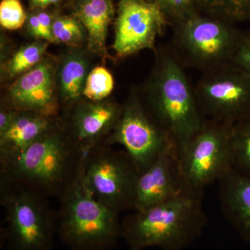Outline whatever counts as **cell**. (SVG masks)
<instances>
[{
    "mask_svg": "<svg viewBox=\"0 0 250 250\" xmlns=\"http://www.w3.org/2000/svg\"><path fill=\"white\" fill-rule=\"evenodd\" d=\"M186 192H188L181 172L178 148L171 142L139 174L135 188L134 209L146 210Z\"/></svg>",
    "mask_w": 250,
    "mask_h": 250,
    "instance_id": "4fadbf2b",
    "label": "cell"
},
{
    "mask_svg": "<svg viewBox=\"0 0 250 250\" xmlns=\"http://www.w3.org/2000/svg\"><path fill=\"white\" fill-rule=\"evenodd\" d=\"M88 68L86 59L82 54H70L63 59L57 70V89L62 103H76L82 95Z\"/></svg>",
    "mask_w": 250,
    "mask_h": 250,
    "instance_id": "ac0fdd59",
    "label": "cell"
},
{
    "mask_svg": "<svg viewBox=\"0 0 250 250\" xmlns=\"http://www.w3.org/2000/svg\"><path fill=\"white\" fill-rule=\"evenodd\" d=\"M85 154L59 126L16 154L0 158V185L60 198L74 183Z\"/></svg>",
    "mask_w": 250,
    "mask_h": 250,
    "instance_id": "6da1fadb",
    "label": "cell"
},
{
    "mask_svg": "<svg viewBox=\"0 0 250 250\" xmlns=\"http://www.w3.org/2000/svg\"><path fill=\"white\" fill-rule=\"evenodd\" d=\"M61 125L58 118L20 111L9 129L0 134V158L25 149Z\"/></svg>",
    "mask_w": 250,
    "mask_h": 250,
    "instance_id": "e0dca14e",
    "label": "cell"
},
{
    "mask_svg": "<svg viewBox=\"0 0 250 250\" xmlns=\"http://www.w3.org/2000/svg\"><path fill=\"white\" fill-rule=\"evenodd\" d=\"M155 52V65L145 89V106L179 149L202 129L207 118L184 65L171 47Z\"/></svg>",
    "mask_w": 250,
    "mask_h": 250,
    "instance_id": "7a4b0ae2",
    "label": "cell"
},
{
    "mask_svg": "<svg viewBox=\"0 0 250 250\" xmlns=\"http://www.w3.org/2000/svg\"><path fill=\"white\" fill-rule=\"evenodd\" d=\"M72 14L87 32L88 50L104 59L108 27L114 16L111 0H75Z\"/></svg>",
    "mask_w": 250,
    "mask_h": 250,
    "instance_id": "2e32d148",
    "label": "cell"
},
{
    "mask_svg": "<svg viewBox=\"0 0 250 250\" xmlns=\"http://www.w3.org/2000/svg\"><path fill=\"white\" fill-rule=\"evenodd\" d=\"M29 6L32 9H43L50 5L57 4L62 0H28Z\"/></svg>",
    "mask_w": 250,
    "mask_h": 250,
    "instance_id": "83f0119b",
    "label": "cell"
},
{
    "mask_svg": "<svg viewBox=\"0 0 250 250\" xmlns=\"http://www.w3.org/2000/svg\"><path fill=\"white\" fill-rule=\"evenodd\" d=\"M27 16L19 0H1L0 24L8 30H17L27 22Z\"/></svg>",
    "mask_w": 250,
    "mask_h": 250,
    "instance_id": "d4e9b609",
    "label": "cell"
},
{
    "mask_svg": "<svg viewBox=\"0 0 250 250\" xmlns=\"http://www.w3.org/2000/svg\"><path fill=\"white\" fill-rule=\"evenodd\" d=\"M156 4L165 15L169 25L174 27L179 23L199 14L198 0H147Z\"/></svg>",
    "mask_w": 250,
    "mask_h": 250,
    "instance_id": "7402d4cb",
    "label": "cell"
},
{
    "mask_svg": "<svg viewBox=\"0 0 250 250\" xmlns=\"http://www.w3.org/2000/svg\"><path fill=\"white\" fill-rule=\"evenodd\" d=\"M231 127L207 119L202 129L178 149L187 192L203 195L205 188L218 182L232 170Z\"/></svg>",
    "mask_w": 250,
    "mask_h": 250,
    "instance_id": "52a82bcc",
    "label": "cell"
},
{
    "mask_svg": "<svg viewBox=\"0 0 250 250\" xmlns=\"http://www.w3.org/2000/svg\"><path fill=\"white\" fill-rule=\"evenodd\" d=\"M84 27L76 18L59 16L53 19L52 34L57 43L78 47L84 39Z\"/></svg>",
    "mask_w": 250,
    "mask_h": 250,
    "instance_id": "cb8c5ba5",
    "label": "cell"
},
{
    "mask_svg": "<svg viewBox=\"0 0 250 250\" xmlns=\"http://www.w3.org/2000/svg\"><path fill=\"white\" fill-rule=\"evenodd\" d=\"M195 88L207 119L232 126L250 116V76L230 62L202 72Z\"/></svg>",
    "mask_w": 250,
    "mask_h": 250,
    "instance_id": "9c48e42d",
    "label": "cell"
},
{
    "mask_svg": "<svg viewBox=\"0 0 250 250\" xmlns=\"http://www.w3.org/2000/svg\"><path fill=\"white\" fill-rule=\"evenodd\" d=\"M218 183L225 217L243 239L250 241V177L232 169Z\"/></svg>",
    "mask_w": 250,
    "mask_h": 250,
    "instance_id": "9a60e30c",
    "label": "cell"
},
{
    "mask_svg": "<svg viewBox=\"0 0 250 250\" xmlns=\"http://www.w3.org/2000/svg\"><path fill=\"white\" fill-rule=\"evenodd\" d=\"M246 37H247V39H248V41H250V35H249V36H246Z\"/></svg>",
    "mask_w": 250,
    "mask_h": 250,
    "instance_id": "f1b7e54d",
    "label": "cell"
},
{
    "mask_svg": "<svg viewBox=\"0 0 250 250\" xmlns=\"http://www.w3.org/2000/svg\"><path fill=\"white\" fill-rule=\"evenodd\" d=\"M7 250H51L57 236V212L47 198L22 187L0 185Z\"/></svg>",
    "mask_w": 250,
    "mask_h": 250,
    "instance_id": "8992f818",
    "label": "cell"
},
{
    "mask_svg": "<svg viewBox=\"0 0 250 250\" xmlns=\"http://www.w3.org/2000/svg\"><path fill=\"white\" fill-rule=\"evenodd\" d=\"M173 142L156 123L136 96L122 107L116 126L103 145L120 144L139 174L154 162L169 143Z\"/></svg>",
    "mask_w": 250,
    "mask_h": 250,
    "instance_id": "30bf717a",
    "label": "cell"
},
{
    "mask_svg": "<svg viewBox=\"0 0 250 250\" xmlns=\"http://www.w3.org/2000/svg\"><path fill=\"white\" fill-rule=\"evenodd\" d=\"M121 110L110 102H87L73 108L66 123L61 122L69 139L86 154L103 145V138L116 126Z\"/></svg>",
    "mask_w": 250,
    "mask_h": 250,
    "instance_id": "5bb4252c",
    "label": "cell"
},
{
    "mask_svg": "<svg viewBox=\"0 0 250 250\" xmlns=\"http://www.w3.org/2000/svg\"><path fill=\"white\" fill-rule=\"evenodd\" d=\"M139 175L125 152L101 145L85 154L82 169L83 184L97 200L118 213L134 209Z\"/></svg>",
    "mask_w": 250,
    "mask_h": 250,
    "instance_id": "ba28073f",
    "label": "cell"
},
{
    "mask_svg": "<svg viewBox=\"0 0 250 250\" xmlns=\"http://www.w3.org/2000/svg\"><path fill=\"white\" fill-rule=\"evenodd\" d=\"M114 88V80L104 67L98 66L88 73L82 95L92 102L103 101Z\"/></svg>",
    "mask_w": 250,
    "mask_h": 250,
    "instance_id": "603a6c76",
    "label": "cell"
},
{
    "mask_svg": "<svg viewBox=\"0 0 250 250\" xmlns=\"http://www.w3.org/2000/svg\"><path fill=\"white\" fill-rule=\"evenodd\" d=\"M20 111L4 106L0 111V134H3L14 123Z\"/></svg>",
    "mask_w": 250,
    "mask_h": 250,
    "instance_id": "4316f807",
    "label": "cell"
},
{
    "mask_svg": "<svg viewBox=\"0 0 250 250\" xmlns=\"http://www.w3.org/2000/svg\"><path fill=\"white\" fill-rule=\"evenodd\" d=\"M57 70L54 61L45 57L10 85L4 106L18 111L58 118Z\"/></svg>",
    "mask_w": 250,
    "mask_h": 250,
    "instance_id": "7c38bea8",
    "label": "cell"
},
{
    "mask_svg": "<svg viewBox=\"0 0 250 250\" xmlns=\"http://www.w3.org/2000/svg\"><path fill=\"white\" fill-rule=\"evenodd\" d=\"M202 14L231 23L250 17V0H198Z\"/></svg>",
    "mask_w": 250,
    "mask_h": 250,
    "instance_id": "44dd1931",
    "label": "cell"
},
{
    "mask_svg": "<svg viewBox=\"0 0 250 250\" xmlns=\"http://www.w3.org/2000/svg\"><path fill=\"white\" fill-rule=\"evenodd\" d=\"M231 62L241 67L250 76V41L246 36L233 56Z\"/></svg>",
    "mask_w": 250,
    "mask_h": 250,
    "instance_id": "484cf974",
    "label": "cell"
},
{
    "mask_svg": "<svg viewBox=\"0 0 250 250\" xmlns=\"http://www.w3.org/2000/svg\"><path fill=\"white\" fill-rule=\"evenodd\" d=\"M49 42L38 40L18 49L1 65V77L4 80H16L35 67L46 57Z\"/></svg>",
    "mask_w": 250,
    "mask_h": 250,
    "instance_id": "d6986e66",
    "label": "cell"
},
{
    "mask_svg": "<svg viewBox=\"0 0 250 250\" xmlns=\"http://www.w3.org/2000/svg\"><path fill=\"white\" fill-rule=\"evenodd\" d=\"M59 200L57 236L70 250H110L122 238L119 213L93 196L82 170Z\"/></svg>",
    "mask_w": 250,
    "mask_h": 250,
    "instance_id": "277c9868",
    "label": "cell"
},
{
    "mask_svg": "<svg viewBox=\"0 0 250 250\" xmlns=\"http://www.w3.org/2000/svg\"><path fill=\"white\" fill-rule=\"evenodd\" d=\"M169 23L156 4L147 0H121L115 22L113 50L124 59L144 49L156 51V40Z\"/></svg>",
    "mask_w": 250,
    "mask_h": 250,
    "instance_id": "8fae6325",
    "label": "cell"
},
{
    "mask_svg": "<svg viewBox=\"0 0 250 250\" xmlns=\"http://www.w3.org/2000/svg\"><path fill=\"white\" fill-rule=\"evenodd\" d=\"M232 169L250 177V116L231 127Z\"/></svg>",
    "mask_w": 250,
    "mask_h": 250,
    "instance_id": "ffe728a7",
    "label": "cell"
},
{
    "mask_svg": "<svg viewBox=\"0 0 250 250\" xmlns=\"http://www.w3.org/2000/svg\"><path fill=\"white\" fill-rule=\"evenodd\" d=\"M202 195L186 192L147 209L135 210L122 221V238L131 250L185 249L202 234L207 223Z\"/></svg>",
    "mask_w": 250,
    "mask_h": 250,
    "instance_id": "3957f363",
    "label": "cell"
},
{
    "mask_svg": "<svg viewBox=\"0 0 250 250\" xmlns=\"http://www.w3.org/2000/svg\"><path fill=\"white\" fill-rule=\"evenodd\" d=\"M233 23L199 14L173 27L171 49L184 67L202 72L231 62L246 36Z\"/></svg>",
    "mask_w": 250,
    "mask_h": 250,
    "instance_id": "5b68a950",
    "label": "cell"
}]
</instances>
